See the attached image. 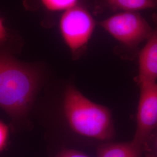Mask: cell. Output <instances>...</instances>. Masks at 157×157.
Returning <instances> with one entry per match:
<instances>
[{"mask_svg":"<svg viewBox=\"0 0 157 157\" xmlns=\"http://www.w3.org/2000/svg\"><path fill=\"white\" fill-rule=\"evenodd\" d=\"M39 76L33 68L0 46V108L12 119L25 115L33 101Z\"/></svg>","mask_w":157,"mask_h":157,"instance_id":"cell-1","label":"cell"},{"mask_svg":"<svg viewBox=\"0 0 157 157\" xmlns=\"http://www.w3.org/2000/svg\"><path fill=\"white\" fill-rule=\"evenodd\" d=\"M63 110L69 127L77 134L100 141L114 137L110 110L91 101L72 86L65 92Z\"/></svg>","mask_w":157,"mask_h":157,"instance_id":"cell-2","label":"cell"},{"mask_svg":"<svg viewBox=\"0 0 157 157\" xmlns=\"http://www.w3.org/2000/svg\"><path fill=\"white\" fill-rule=\"evenodd\" d=\"M120 45L135 50L149 38L153 28L137 12H120L100 22Z\"/></svg>","mask_w":157,"mask_h":157,"instance_id":"cell-3","label":"cell"},{"mask_svg":"<svg viewBox=\"0 0 157 157\" xmlns=\"http://www.w3.org/2000/svg\"><path fill=\"white\" fill-rule=\"evenodd\" d=\"M95 26V21L90 12L78 5L62 12L58 24L64 43L75 56L85 50Z\"/></svg>","mask_w":157,"mask_h":157,"instance_id":"cell-4","label":"cell"},{"mask_svg":"<svg viewBox=\"0 0 157 157\" xmlns=\"http://www.w3.org/2000/svg\"><path fill=\"white\" fill-rule=\"evenodd\" d=\"M139 84L136 129L132 141L144 148L147 141L157 130V82Z\"/></svg>","mask_w":157,"mask_h":157,"instance_id":"cell-5","label":"cell"},{"mask_svg":"<svg viewBox=\"0 0 157 157\" xmlns=\"http://www.w3.org/2000/svg\"><path fill=\"white\" fill-rule=\"evenodd\" d=\"M154 20L155 28L138 56L137 81L139 84L157 82V14L154 15Z\"/></svg>","mask_w":157,"mask_h":157,"instance_id":"cell-6","label":"cell"},{"mask_svg":"<svg viewBox=\"0 0 157 157\" xmlns=\"http://www.w3.org/2000/svg\"><path fill=\"white\" fill-rule=\"evenodd\" d=\"M144 148L133 141L111 143L98 146L96 157H142Z\"/></svg>","mask_w":157,"mask_h":157,"instance_id":"cell-7","label":"cell"},{"mask_svg":"<svg viewBox=\"0 0 157 157\" xmlns=\"http://www.w3.org/2000/svg\"><path fill=\"white\" fill-rule=\"evenodd\" d=\"M110 10L121 12H137L157 8V0H103Z\"/></svg>","mask_w":157,"mask_h":157,"instance_id":"cell-8","label":"cell"},{"mask_svg":"<svg viewBox=\"0 0 157 157\" xmlns=\"http://www.w3.org/2000/svg\"><path fill=\"white\" fill-rule=\"evenodd\" d=\"M78 0H40L47 11L52 12L66 11L78 5Z\"/></svg>","mask_w":157,"mask_h":157,"instance_id":"cell-9","label":"cell"},{"mask_svg":"<svg viewBox=\"0 0 157 157\" xmlns=\"http://www.w3.org/2000/svg\"><path fill=\"white\" fill-rule=\"evenodd\" d=\"M13 37L10 30L6 27L3 20L0 17V46L9 47Z\"/></svg>","mask_w":157,"mask_h":157,"instance_id":"cell-10","label":"cell"},{"mask_svg":"<svg viewBox=\"0 0 157 157\" xmlns=\"http://www.w3.org/2000/svg\"><path fill=\"white\" fill-rule=\"evenodd\" d=\"M144 152L147 157H157V132H155L144 147Z\"/></svg>","mask_w":157,"mask_h":157,"instance_id":"cell-11","label":"cell"},{"mask_svg":"<svg viewBox=\"0 0 157 157\" xmlns=\"http://www.w3.org/2000/svg\"><path fill=\"white\" fill-rule=\"evenodd\" d=\"M9 138V128L3 122L0 121V152L7 145Z\"/></svg>","mask_w":157,"mask_h":157,"instance_id":"cell-12","label":"cell"},{"mask_svg":"<svg viewBox=\"0 0 157 157\" xmlns=\"http://www.w3.org/2000/svg\"><path fill=\"white\" fill-rule=\"evenodd\" d=\"M56 157H89L83 152L73 149H63Z\"/></svg>","mask_w":157,"mask_h":157,"instance_id":"cell-13","label":"cell"},{"mask_svg":"<svg viewBox=\"0 0 157 157\" xmlns=\"http://www.w3.org/2000/svg\"></svg>","mask_w":157,"mask_h":157,"instance_id":"cell-14","label":"cell"}]
</instances>
